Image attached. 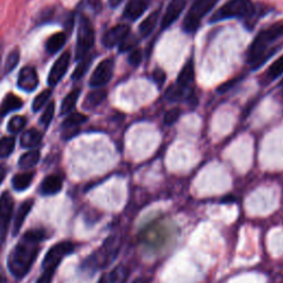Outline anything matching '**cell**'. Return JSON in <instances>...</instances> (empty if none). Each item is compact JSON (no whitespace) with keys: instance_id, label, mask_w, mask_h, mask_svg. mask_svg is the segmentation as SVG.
Wrapping results in <instances>:
<instances>
[{"instance_id":"obj_10","label":"cell","mask_w":283,"mask_h":283,"mask_svg":"<svg viewBox=\"0 0 283 283\" xmlns=\"http://www.w3.org/2000/svg\"><path fill=\"white\" fill-rule=\"evenodd\" d=\"M70 59H71V55L70 52L66 51L65 53H62L60 55V58H58L54 62V65L51 68V71L49 73V77H48V84L54 86L58 84L61 79L65 77L66 72L68 71V68L69 65H70Z\"/></svg>"},{"instance_id":"obj_41","label":"cell","mask_w":283,"mask_h":283,"mask_svg":"<svg viewBox=\"0 0 283 283\" xmlns=\"http://www.w3.org/2000/svg\"><path fill=\"white\" fill-rule=\"evenodd\" d=\"M89 5L90 7L97 12H99L101 8H102V3H101V0H89Z\"/></svg>"},{"instance_id":"obj_36","label":"cell","mask_w":283,"mask_h":283,"mask_svg":"<svg viewBox=\"0 0 283 283\" xmlns=\"http://www.w3.org/2000/svg\"><path fill=\"white\" fill-rule=\"evenodd\" d=\"M180 116V110L179 109H172L166 112V114L164 116V124L167 127H171L174 123L177 122V119Z\"/></svg>"},{"instance_id":"obj_22","label":"cell","mask_w":283,"mask_h":283,"mask_svg":"<svg viewBox=\"0 0 283 283\" xmlns=\"http://www.w3.org/2000/svg\"><path fill=\"white\" fill-rule=\"evenodd\" d=\"M106 98V91L104 90H96L89 93L84 99L83 108L86 110H91L97 108L101 103L103 102Z\"/></svg>"},{"instance_id":"obj_16","label":"cell","mask_w":283,"mask_h":283,"mask_svg":"<svg viewBox=\"0 0 283 283\" xmlns=\"http://www.w3.org/2000/svg\"><path fill=\"white\" fill-rule=\"evenodd\" d=\"M149 0H130L124 9V17L130 20H136L148 8Z\"/></svg>"},{"instance_id":"obj_11","label":"cell","mask_w":283,"mask_h":283,"mask_svg":"<svg viewBox=\"0 0 283 283\" xmlns=\"http://www.w3.org/2000/svg\"><path fill=\"white\" fill-rule=\"evenodd\" d=\"M130 35V27L128 24H117V26L111 28L106 31L103 36L102 42L104 47L113 48L115 46H119L122 41Z\"/></svg>"},{"instance_id":"obj_19","label":"cell","mask_w":283,"mask_h":283,"mask_svg":"<svg viewBox=\"0 0 283 283\" xmlns=\"http://www.w3.org/2000/svg\"><path fill=\"white\" fill-rule=\"evenodd\" d=\"M42 140V134L36 129L28 130L21 135L20 145L24 148H35L40 144Z\"/></svg>"},{"instance_id":"obj_38","label":"cell","mask_w":283,"mask_h":283,"mask_svg":"<svg viewBox=\"0 0 283 283\" xmlns=\"http://www.w3.org/2000/svg\"><path fill=\"white\" fill-rule=\"evenodd\" d=\"M143 54L140 49L132 50V52L129 55V64L133 67H137L142 62Z\"/></svg>"},{"instance_id":"obj_5","label":"cell","mask_w":283,"mask_h":283,"mask_svg":"<svg viewBox=\"0 0 283 283\" xmlns=\"http://www.w3.org/2000/svg\"><path fill=\"white\" fill-rule=\"evenodd\" d=\"M218 0H193L183 22V29L187 34H193L200 24V20L215 7Z\"/></svg>"},{"instance_id":"obj_34","label":"cell","mask_w":283,"mask_h":283,"mask_svg":"<svg viewBox=\"0 0 283 283\" xmlns=\"http://www.w3.org/2000/svg\"><path fill=\"white\" fill-rule=\"evenodd\" d=\"M53 115H54V103L51 102L47 105L45 112L42 113V115L40 117V124L43 129H47L49 127V124L52 121Z\"/></svg>"},{"instance_id":"obj_14","label":"cell","mask_w":283,"mask_h":283,"mask_svg":"<svg viewBox=\"0 0 283 283\" xmlns=\"http://www.w3.org/2000/svg\"><path fill=\"white\" fill-rule=\"evenodd\" d=\"M34 204H35L34 199H28V200H24L23 203L18 207V209L15 212V216H14V224H12V235L14 236H17L19 234L24 220H26L29 212L31 211V209H33Z\"/></svg>"},{"instance_id":"obj_43","label":"cell","mask_w":283,"mask_h":283,"mask_svg":"<svg viewBox=\"0 0 283 283\" xmlns=\"http://www.w3.org/2000/svg\"><path fill=\"white\" fill-rule=\"evenodd\" d=\"M6 175H7V169L4 165H0V185L3 184L4 179L6 178Z\"/></svg>"},{"instance_id":"obj_45","label":"cell","mask_w":283,"mask_h":283,"mask_svg":"<svg viewBox=\"0 0 283 283\" xmlns=\"http://www.w3.org/2000/svg\"><path fill=\"white\" fill-rule=\"evenodd\" d=\"M98 283H110L108 274H104V275L101 276V278H100L99 281H98Z\"/></svg>"},{"instance_id":"obj_44","label":"cell","mask_w":283,"mask_h":283,"mask_svg":"<svg viewBox=\"0 0 283 283\" xmlns=\"http://www.w3.org/2000/svg\"><path fill=\"white\" fill-rule=\"evenodd\" d=\"M123 0H109V4L112 8H116L118 5L122 4Z\"/></svg>"},{"instance_id":"obj_26","label":"cell","mask_w":283,"mask_h":283,"mask_svg":"<svg viewBox=\"0 0 283 283\" xmlns=\"http://www.w3.org/2000/svg\"><path fill=\"white\" fill-rule=\"evenodd\" d=\"M79 96H80L79 89H75L68 94V96L64 99V101H62L61 114H68V113H71V111L74 109L75 104L78 102Z\"/></svg>"},{"instance_id":"obj_42","label":"cell","mask_w":283,"mask_h":283,"mask_svg":"<svg viewBox=\"0 0 283 283\" xmlns=\"http://www.w3.org/2000/svg\"><path fill=\"white\" fill-rule=\"evenodd\" d=\"M0 283H8L7 275H6L5 270L2 266V262H0Z\"/></svg>"},{"instance_id":"obj_37","label":"cell","mask_w":283,"mask_h":283,"mask_svg":"<svg viewBox=\"0 0 283 283\" xmlns=\"http://www.w3.org/2000/svg\"><path fill=\"white\" fill-rule=\"evenodd\" d=\"M136 43H137V39H136V38L130 34V35H129L127 38H125V39L122 41L121 45L118 46L119 51L124 52V51H128V50L134 49L135 46H136Z\"/></svg>"},{"instance_id":"obj_12","label":"cell","mask_w":283,"mask_h":283,"mask_svg":"<svg viewBox=\"0 0 283 283\" xmlns=\"http://www.w3.org/2000/svg\"><path fill=\"white\" fill-rule=\"evenodd\" d=\"M18 86L20 87L22 91L26 92H33L37 89L38 84H39V78L36 69L33 67H26L19 73L18 78Z\"/></svg>"},{"instance_id":"obj_23","label":"cell","mask_w":283,"mask_h":283,"mask_svg":"<svg viewBox=\"0 0 283 283\" xmlns=\"http://www.w3.org/2000/svg\"><path fill=\"white\" fill-rule=\"evenodd\" d=\"M39 160H40V152L37 149H33V150H29L27 153H24L20 157V160H19L18 164L21 169H29L36 166Z\"/></svg>"},{"instance_id":"obj_21","label":"cell","mask_w":283,"mask_h":283,"mask_svg":"<svg viewBox=\"0 0 283 283\" xmlns=\"http://www.w3.org/2000/svg\"><path fill=\"white\" fill-rule=\"evenodd\" d=\"M66 41H67V36L65 33H58L51 36L46 43L47 52L50 54H54L58 51H60V49L65 46Z\"/></svg>"},{"instance_id":"obj_4","label":"cell","mask_w":283,"mask_h":283,"mask_svg":"<svg viewBox=\"0 0 283 283\" xmlns=\"http://www.w3.org/2000/svg\"><path fill=\"white\" fill-rule=\"evenodd\" d=\"M255 14V6L251 0H228L215 14L210 21L218 22L220 20L231 18H251Z\"/></svg>"},{"instance_id":"obj_27","label":"cell","mask_w":283,"mask_h":283,"mask_svg":"<svg viewBox=\"0 0 283 283\" xmlns=\"http://www.w3.org/2000/svg\"><path fill=\"white\" fill-rule=\"evenodd\" d=\"M86 118L87 117L83 114H81V113H71V114L65 119L64 124H62V128L65 130L77 129L79 125L86 121Z\"/></svg>"},{"instance_id":"obj_31","label":"cell","mask_w":283,"mask_h":283,"mask_svg":"<svg viewBox=\"0 0 283 283\" xmlns=\"http://www.w3.org/2000/svg\"><path fill=\"white\" fill-rule=\"evenodd\" d=\"M26 118L23 116H14L8 123V131L11 134H17L26 127Z\"/></svg>"},{"instance_id":"obj_6","label":"cell","mask_w":283,"mask_h":283,"mask_svg":"<svg viewBox=\"0 0 283 283\" xmlns=\"http://www.w3.org/2000/svg\"><path fill=\"white\" fill-rule=\"evenodd\" d=\"M96 40V34L89 18L84 16L80 19V26L78 31L77 39V48H75V58L78 60H82L90 52Z\"/></svg>"},{"instance_id":"obj_9","label":"cell","mask_w":283,"mask_h":283,"mask_svg":"<svg viewBox=\"0 0 283 283\" xmlns=\"http://www.w3.org/2000/svg\"><path fill=\"white\" fill-rule=\"evenodd\" d=\"M113 71H114V60L112 58L100 62L91 75L90 85L93 87H100L108 84L113 77Z\"/></svg>"},{"instance_id":"obj_13","label":"cell","mask_w":283,"mask_h":283,"mask_svg":"<svg viewBox=\"0 0 283 283\" xmlns=\"http://www.w3.org/2000/svg\"><path fill=\"white\" fill-rule=\"evenodd\" d=\"M186 6V0H172L162 18V28H168L177 20Z\"/></svg>"},{"instance_id":"obj_20","label":"cell","mask_w":283,"mask_h":283,"mask_svg":"<svg viewBox=\"0 0 283 283\" xmlns=\"http://www.w3.org/2000/svg\"><path fill=\"white\" fill-rule=\"evenodd\" d=\"M34 176H35V174L33 172L15 175L14 178H12V180H11L14 190L17 192L26 191L27 188H29L31 183H33Z\"/></svg>"},{"instance_id":"obj_17","label":"cell","mask_w":283,"mask_h":283,"mask_svg":"<svg viewBox=\"0 0 283 283\" xmlns=\"http://www.w3.org/2000/svg\"><path fill=\"white\" fill-rule=\"evenodd\" d=\"M22 108V101L20 98H18L15 94H8L3 101L2 105H0V121L8 115L10 112L17 111Z\"/></svg>"},{"instance_id":"obj_1","label":"cell","mask_w":283,"mask_h":283,"mask_svg":"<svg viewBox=\"0 0 283 283\" xmlns=\"http://www.w3.org/2000/svg\"><path fill=\"white\" fill-rule=\"evenodd\" d=\"M47 238L46 230L31 229L24 234L8 256V269L15 279L20 280L33 268L40 251V243Z\"/></svg>"},{"instance_id":"obj_2","label":"cell","mask_w":283,"mask_h":283,"mask_svg":"<svg viewBox=\"0 0 283 283\" xmlns=\"http://www.w3.org/2000/svg\"><path fill=\"white\" fill-rule=\"evenodd\" d=\"M122 240L118 236H110L102 246L96 253L87 257L81 265V269L84 272L93 273L99 269H103L111 266L116 260L121 250Z\"/></svg>"},{"instance_id":"obj_46","label":"cell","mask_w":283,"mask_h":283,"mask_svg":"<svg viewBox=\"0 0 283 283\" xmlns=\"http://www.w3.org/2000/svg\"><path fill=\"white\" fill-rule=\"evenodd\" d=\"M2 53H3V47L0 46V56H2Z\"/></svg>"},{"instance_id":"obj_25","label":"cell","mask_w":283,"mask_h":283,"mask_svg":"<svg viewBox=\"0 0 283 283\" xmlns=\"http://www.w3.org/2000/svg\"><path fill=\"white\" fill-rule=\"evenodd\" d=\"M159 17H160V11L157 10V11H153L152 14L144 19L143 22L140 24V34L143 37H146L149 34H152V31L154 30L157 21H159Z\"/></svg>"},{"instance_id":"obj_32","label":"cell","mask_w":283,"mask_h":283,"mask_svg":"<svg viewBox=\"0 0 283 283\" xmlns=\"http://www.w3.org/2000/svg\"><path fill=\"white\" fill-rule=\"evenodd\" d=\"M50 97H51V90H46V91H42L39 96H37L34 100V102H33V110L35 112H38V111H40L43 106H45L47 103H48V101L50 99Z\"/></svg>"},{"instance_id":"obj_28","label":"cell","mask_w":283,"mask_h":283,"mask_svg":"<svg viewBox=\"0 0 283 283\" xmlns=\"http://www.w3.org/2000/svg\"><path fill=\"white\" fill-rule=\"evenodd\" d=\"M16 140L12 136H6L0 140V157L9 156L15 149Z\"/></svg>"},{"instance_id":"obj_29","label":"cell","mask_w":283,"mask_h":283,"mask_svg":"<svg viewBox=\"0 0 283 283\" xmlns=\"http://www.w3.org/2000/svg\"><path fill=\"white\" fill-rule=\"evenodd\" d=\"M282 73H283V54L279 59H276L271 66H270L266 75L270 81H273L275 79H278Z\"/></svg>"},{"instance_id":"obj_24","label":"cell","mask_w":283,"mask_h":283,"mask_svg":"<svg viewBox=\"0 0 283 283\" xmlns=\"http://www.w3.org/2000/svg\"><path fill=\"white\" fill-rule=\"evenodd\" d=\"M108 276L110 283H127L130 276V269L127 266L119 265L113 269Z\"/></svg>"},{"instance_id":"obj_7","label":"cell","mask_w":283,"mask_h":283,"mask_svg":"<svg viewBox=\"0 0 283 283\" xmlns=\"http://www.w3.org/2000/svg\"><path fill=\"white\" fill-rule=\"evenodd\" d=\"M74 251V244L70 241H62L55 243L49 249L45 259L42 261V270H56L61 261Z\"/></svg>"},{"instance_id":"obj_33","label":"cell","mask_w":283,"mask_h":283,"mask_svg":"<svg viewBox=\"0 0 283 283\" xmlns=\"http://www.w3.org/2000/svg\"><path fill=\"white\" fill-rule=\"evenodd\" d=\"M19 60H20V53H19V50L16 49L9 53L7 60H6L5 72L8 73L14 70V69L17 67V65L19 64Z\"/></svg>"},{"instance_id":"obj_39","label":"cell","mask_w":283,"mask_h":283,"mask_svg":"<svg viewBox=\"0 0 283 283\" xmlns=\"http://www.w3.org/2000/svg\"><path fill=\"white\" fill-rule=\"evenodd\" d=\"M54 270H43L36 283H51L54 276Z\"/></svg>"},{"instance_id":"obj_35","label":"cell","mask_w":283,"mask_h":283,"mask_svg":"<svg viewBox=\"0 0 283 283\" xmlns=\"http://www.w3.org/2000/svg\"><path fill=\"white\" fill-rule=\"evenodd\" d=\"M186 89L184 87H181L179 85H174L171 86L169 89L166 91V98L171 101H177L179 99H181L184 97V92Z\"/></svg>"},{"instance_id":"obj_40","label":"cell","mask_w":283,"mask_h":283,"mask_svg":"<svg viewBox=\"0 0 283 283\" xmlns=\"http://www.w3.org/2000/svg\"><path fill=\"white\" fill-rule=\"evenodd\" d=\"M153 78L155 82L159 84L160 86L165 82L166 80V74L165 72L162 70V69H155L154 72H153Z\"/></svg>"},{"instance_id":"obj_8","label":"cell","mask_w":283,"mask_h":283,"mask_svg":"<svg viewBox=\"0 0 283 283\" xmlns=\"http://www.w3.org/2000/svg\"><path fill=\"white\" fill-rule=\"evenodd\" d=\"M15 200L10 193L4 192L0 196V241H4L14 215Z\"/></svg>"},{"instance_id":"obj_15","label":"cell","mask_w":283,"mask_h":283,"mask_svg":"<svg viewBox=\"0 0 283 283\" xmlns=\"http://www.w3.org/2000/svg\"><path fill=\"white\" fill-rule=\"evenodd\" d=\"M64 183H62V178L58 175H49L42 180L40 185L39 192L43 196H52L61 192Z\"/></svg>"},{"instance_id":"obj_18","label":"cell","mask_w":283,"mask_h":283,"mask_svg":"<svg viewBox=\"0 0 283 283\" xmlns=\"http://www.w3.org/2000/svg\"><path fill=\"white\" fill-rule=\"evenodd\" d=\"M194 78H195V67H194L193 59H191L180 70L177 77V85L186 89V87L193 82Z\"/></svg>"},{"instance_id":"obj_30","label":"cell","mask_w":283,"mask_h":283,"mask_svg":"<svg viewBox=\"0 0 283 283\" xmlns=\"http://www.w3.org/2000/svg\"><path fill=\"white\" fill-rule=\"evenodd\" d=\"M91 61H92L91 56H85L84 59L81 60L80 65L77 68H75V70H74L73 75H72V79L74 81L75 80H80L81 78H83V75L86 73L87 69H89V67L91 65Z\"/></svg>"},{"instance_id":"obj_3","label":"cell","mask_w":283,"mask_h":283,"mask_svg":"<svg viewBox=\"0 0 283 283\" xmlns=\"http://www.w3.org/2000/svg\"><path fill=\"white\" fill-rule=\"evenodd\" d=\"M282 36L283 21L275 22L265 30L260 31L248 50V61L250 64L260 66L262 64V60L265 59V53L268 50V47Z\"/></svg>"}]
</instances>
